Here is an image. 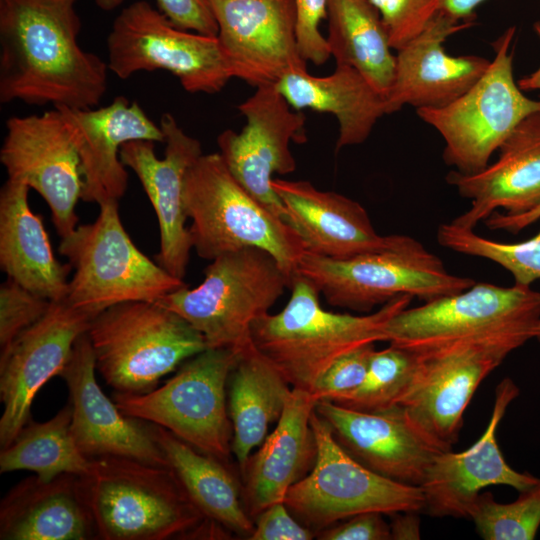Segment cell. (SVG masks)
Returning <instances> with one entry per match:
<instances>
[{"instance_id":"cell-50","label":"cell","mask_w":540,"mask_h":540,"mask_svg":"<svg viewBox=\"0 0 540 540\" xmlns=\"http://www.w3.org/2000/svg\"><path fill=\"white\" fill-rule=\"evenodd\" d=\"M536 339L540 342V332H539L538 336L536 337Z\"/></svg>"},{"instance_id":"cell-32","label":"cell","mask_w":540,"mask_h":540,"mask_svg":"<svg viewBox=\"0 0 540 540\" xmlns=\"http://www.w3.org/2000/svg\"><path fill=\"white\" fill-rule=\"evenodd\" d=\"M146 424L199 511L229 531L250 535L253 523L244 509L240 488L223 461L199 451L159 425Z\"/></svg>"},{"instance_id":"cell-42","label":"cell","mask_w":540,"mask_h":540,"mask_svg":"<svg viewBox=\"0 0 540 540\" xmlns=\"http://www.w3.org/2000/svg\"><path fill=\"white\" fill-rule=\"evenodd\" d=\"M250 540H310L314 533L293 517L284 502L275 503L257 515Z\"/></svg>"},{"instance_id":"cell-17","label":"cell","mask_w":540,"mask_h":540,"mask_svg":"<svg viewBox=\"0 0 540 540\" xmlns=\"http://www.w3.org/2000/svg\"><path fill=\"white\" fill-rule=\"evenodd\" d=\"M93 317L65 299L51 301L45 315L0 351V445L8 446L27 424L40 388L59 376L77 339Z\"/></svg>"},{"instance_id":"cell-9","label":"cell","mask_w":540,"mask_h":540,"mask_svg":"<svg viewBox=\"0 0 540 540\" xmlns=\"http://www.w3.org/2000/svg\"><path fill=\"white\" fill-rule=\"evenodd\" d=\"M296 273L309 279L329 305L366 313L400 295L428 302L476 283L449 273L439 257L405 235L394 246L343 260L305 251Z\"/></svg>"},{"instance_id":"cell-16","label":"cell","mask_w":540,"mask_h":540,"mask_svg":"<svg viewBox=\"0 0 540 540\" xmlns=\"http://www.w3.org/2000/svg\"><path fill=\"white\" fill-rule=\"evenodd\" d=\"M237 108L246 124L240 132L226 129L218 135L219 153L236 180L286 222V209L271 181L275 173L296 170L290 142L305 140V116L293 111L276 84L256 87Z\"/></svg>"},{"instance_id":"cell-48","label":"cell","mask_w":540,"mask_h":540,"mask_svg":"<svg viewBox=\"0 0 540 540\" xmlns=\"http://www.w3.org/2000/svg\"><path fill=\"white\" fill-rule=\"evenodd\" d=\"M534 31L540 42V21L534 23ZM522 91L540 90V65L517 82Z\"/></svg>"},{"instance_id":"cell-43","label":"cell","mask_w":540,"mask_h":540,"mask_svg":"<svg viewBox=\"0 0 540 540\" xmlns=\"http://www.w3.org/2000/svg\"><path fill=\"white\" fill-rule=\"evenodd\" d=\"M156 3L177 27L217 36L218 26L208 0H156Z\"/></svg>"},{"instance_id":"cell-1","label":"cell","mask_w":540,"mask_h":540,"mask_svg":"<svg viewBox=\"0 0 540 540\" xmlns=\"http://www.w3.org/2000/svg\"><path fill=\"white\" fill-rule=\"evenodd\" d=\"M77 0H0V102L88 109L108 65L78 41Z\"/></svg>"},{"instance_id":"cell-15","label":"cell","mask_w":540,"mask_h":540,"mask_svg":"<svg viewBox=\"0 0 540 540\" xmlns=\"http://www.w3.org/2000/svg\"><path fill=\"white\" fill-rule=\"evenodd\" d=\"M519 347L512 341L487 340L415 351L417 369L399 406L422 432L452 449L477 388Z\"/></svg>"},{"instance_id":"cell-12","label":"cell","mask_w":540,"mask_h":540,"mask_svg":"<svg viewBox=\"0 0 540 540\" xmlns=\"http://www.w3.org/2000/svg\"><path fill=\"white\" fill-rule=\"evenodd\" d=\"M311 426L317 445L314 465L284 499L303 525L321 531L360 513L423 511L419 486L394 481L361 464L338 443L315 410Z\"/></svg>"},{"instance_id":"cell-47","label":"cell","mask_w":540,"mask_h":540,"mask_svg":"<svg viewBox=\"0 0 540 540\" xmlns=\"http://www.w3.org/2000/svg\"><path fill=\"white\" fill-rule=\"evenodd\" d=\"M439 11L461 22H472L476 8L486 0H438Z\"/></svg>"},{"instance_id":"cell-35","label":"cell","mask_w":540,"mask_h":540,"mask_svg":"<svg viewBox=\"0 0 540 540\" xmlns=\"http://www.w3.org/2000/svg\"><path fill=\"white\" fill-rule=\"evenodd\" d=\"M417 365L418 354L415 351L393 344L382 350H374L362 384L331 402L365 412L399 406L413 381Z\"/></svg>"},{"instance_id":"cell-31","label":"cell","mask_w":540,"mask_h":540,"mask_svg":"<svg viewBox=\"0 0 540 540\" xmlns=\"http://www.w3.org/2000/svg\"><path fill=\"white\" fill-rule=\"evenodd\" d=\"M228 410L232 423V452L240 468L277 423L292 388L281 373L253 346L238 354L228 380Z\"/></svg>"},{"instance_id":"cell-41","label":"cell","mask_w":540,"mask_h":540,"mask_svg":"<svg viewBox=\"0 0 540 540\" xmlns=\"http://www.w3.org/2000/svg\"><path fill=\"white\" fill-rule=\"evenodd\" d=\"M329 0H293L296 11V36L301 56L307 62L322 65L330 58L320 24L327 18Z\"/></svg>"},{"instance_id":"cell-49","label":"cell","mask_w":540,"mask_h":540,"mask_svg":"<svg viewBox=\"0 0 540 540\" xmlns=\"http://www.w3.org/2000/svg\"><path fill=\"white\" fill-rule=\"evenodd\" d=\"M95 4L104 11H112L119 7L124 0H94Z\"/></svg>"},{"instance_id":"cell-14","label":"cell","mask_w":540,"mask_h":540,"mask_svg":"<svg viewBox=\"0 0 540 540\" xmlns=\"http://www.w3.org/2000/svg\"><path fill=\"white\" fill-rule=\"evenodd\" d=\"M0 162L8 179L35 190L47 203L54 227L63 238L78 226L76 206L83 176L69 123L60 108L41 114L11 116Z\"/></svg>"},{"instance_id":"cell-37","label":"cell","mask_w":540,"mask_h":540,"mask_svg":"<svg viewBox=\"0 0 540 540\" xmlns=\"http://www.w3.org/2000/svg\"><path fill=\"white\" fill-rule=\"evenodd\" d=\"M485 540H533L540 527V478L512 502L500 503L491 492L480 493L470 513Z\"/></svg>"},{"instance_id":"cell-38","label":"cell","mask_w":540,"mask_h":540,"mask_svg":"<svg viewBox=\"0 0 540 540\" xmlns=\"http://www.w3.org/2000/svg\"><path fill=\"white\" fill-rule=\"evenodd\" d=\"M51 301L7 278L0 286V351L41 319Z\"/></svg>"},{"instance_id":"cell-24","label":"cell","mask_w":540,"mask_h":540,"mask_svg":"<svg viewBox=\"0 0 540 540\" xmlns=\"http://www.w3.org/2000/svg\"><path fill=\"white\" fill-rule=\"evenodd\" d=\"M64 113L79 154L83 176L81 200L98 205L119 201L128 186V172L120 158L121 147L133 140L164 141L159 124L137 101L115 97L103 107L70 109Z\"/></svg>"},{"instance_id":"cell-40","label":"cell","mask_w":540,"mask_h":540,"mask_svg":"<svg viewBox=\"0 0 540 540\" xmlns=\"http://www.w3.org/2000/svg\"><path fill=\"white\" fill-rule=\"evenodd\" d=\"M374 344L360 346L337 359L310 392L315 400L334 401L357 389L366 377Z\"/></svg>"},{"instance_id":"cell-28","label":"cell","mask_w":540,"mask_h":540,"mask_svg":"<svg viewBox=\"0 0 540 540\" xmlns=\"http://www.w3.org/2000/svg\"><path fill=\"white\" fill-rule=\"evenodd\" d=\"M29 187L7 179L0 190V267L24 288L50 301L65 299L71 265L54 255L40 215L29 205Z\"/></svg>"},{"instance_id":"cell-27","label":"cell","mask_w":540,"mask_h":540,"mask_svg":"<svg viewBox=\"0 0 540 540\" xmlns=\"http://www.w3.org/2000/svg\"><path fill=\"white\" fill-rule=\"evenodd\" d=\"M316 403L309 391L292 388L276 427L249 458L242 471L251 514L284 502L289 489L313 467L317 445L311 416Z\"/></svg>"},{"instance_id":"cell-36","label":"cell","mask_w":540,"mask_h":540,"mask_svg":"<svg viewBox=\"0 0 540 540\" xmlns=\"http://www.w3.org/2000/svg\"><path fill=\"white\" fill-rule=\"evenodd\" d=\"M437 241L452 251L500 265L513 276L514 284L531 286L540 279V230L525 241L503 243L449 222L438 227Z\"/></svg>"},{"instance_id":"cell-20","label":"cell","mask_w":540,"mask_h":540,"mask_svg":"<svg viewBox=\"0 0 540 540\" xmlns=\"http://www.w3.org/2000/svg\"><path fill=\"white\" fill-rule=\"evenodd\" d=\"M315 412L352 457L404 484L420 486L434 459L452 450L422 432L401 406L365 412L322 400L316 403Z\"/></svg>"},{"instance_id":"cell-3","label":"cell","mask_w":540,"mask_h":540,"mask_svg":"<svg viewBox=\"0 0 540 540\" xmlns=\"http://www.w3.org/2000/svg\"><path fill=\"white\" fill-rule=\"evenodd\" d=\"M78 481L95 539L189 536L206 518L170 467L103 456L92 458L89 472Z\"/></svg>"},{"instance_id":"cell-44","label":"cell","mask_w":540,"mask_h":540,"mask_svg":"<svg viewBox=\"0 0 540 540\" xmlns=\"http://www.w3.org/2000/svg\"><path fill=\"white\" fill-rule=\"evenodd\" d=\"M381 513L366 512L345 519L336 526L319 531L322 540H388L391 539L390 526Z\"/></svg>"},{"instance_id":"cell-21","label":"cell","mask_w":540,"mask_h":540,"mask_svg":"<svg viewBox=\"0 0 540 540\" xmlns=\"http://www.w3.org/2000/svg\"><path fill=\"white\" fill-rule=\"evenodd\" d=\"M519 394L512 379H503L495 389L491 418L482 436L465 451L448 450L434 459L419 486L423 511L433 517L469 518L483 488L506 485L520 492L538 482L532 474L514 470L497 442L498 426Z\"/></svg>"},{"instance_id":"cell-4","label":"cell","mask_w":540,"mask_h":540,"mask_svg":"<svg viewBox=\"0 0 540 540\" xmlns=\"http://www.w3.org/2000/svg\"><path fill=\"white\" fill-rule=\"evenodd\" d=\"M183 203L192 245L213 260L256 247L275 257L293 278L305 252L297 232L255 199L232 175L219 152L202 154L184 178Z\"/></svg>"},{"instance_id":"cell-23","label":"cell","mask_w":540,"mask_h":540,"mask_svg":"<svg viewBox=\"0 0 540 540\" xmlns=\"http://www.w3.org/2000/svg\"><path fill=\"white\" fill-rule=\"evenodd\" d=\"M472 22L457 21L439 11L412 40L397 50L394 79L385 97L386 112L403 106L439 108L467 92L486 72L489 59L449 55L443 44Z\"/></svg>"},{"instance_id":"cell-5","label":"cell","mask_w":540,"mask_h":540,"mask_svg":"<svg viewBox=\"0 0 540 540\" xmlns=\"http://www.w3.org/2000/svg\"><path fill=\"white\" fill-rule=\"evenodd\" d=\"M291 283L273 255L246 247L213 259L197 287L186 285L156 303L190 323L207 348L240 353L252 344L254 321L269 313Z\"/></svg>"},{"instance_id":"cell-6","label":"cell","mask_w":540,"mask_h":540,"mask_svg":"<svg viewBox=\"0 0 540 540\" xmlns=\"http://www.w3.org/2000/svg\"><path fill=\"white\" fill-rule=\"evenodd\" d=\"M99 208L95 221L78 225L59 243V253L73 270L65 297L71 306L94 317L125 302H156L186 286L135 245L122 224L118 201Z\"/></svg>"},{"instance_id":"cell-10","label":"cell","mask_w":540,"mask_h":540,"mask_svg":"<svg viewBox=\"0 0 540 540\" xmlns=\"http://www.w3.org/2000/svg\"><path fill=\"white\" fill-rule=\"evenodd\" d=\"M515 32L511 26L493 43L488 69L467 92L445 106L416 109L443 138L445 163L460 173L484 169L513 129L540 111V98L527 97L514 78Z\"/></svg>"},{"instance_id":"cell-22","label":"cell","mask_w":540,"mask_h":540,"mask_svg":"<svg viewBox=\"0 0 540 540\" xmlns=\"http://www.w3.org/2000/svg\"><path fill=\"white\" fill-rule=\"evenodd\" d=\"M96 360L87 332L74 344L60 375L69 391L71 433L88 458L117 456L169 467L146 422L124 415L96 379Z\"/></svg>"},{"instance_id":"cell-33","label":"cell","mask_w":540,"mask_h":540,"mask_svg":"<svg viewBox=\"0 0 540 540\" xmlns=\"http://www.w3.org/2000/svg\"><path fill=\"white\" fill-rule=\"evenodd\" d=\"M327 44L336 65L356 69L384 97L395 73L388 32L370 0H329Z\"/></svg>"},{"instance_id":"cell-46","label":"cell","mask_w":540,"mask_h":540,"mask_svg":"<svg viewBox=\"0 0 540 540\" xmlns=\"http://www.w3.org/2000/svg\"><path fill=\"white\" fill-rule=\"evenodd\" d=\"M418 513L419 512H399L393 514L394 518L389 524L391 539H420V519Z\"/></svg>"},{"instance_id":"cell-26","label":"cell","mask_w":540,"mask_h":540,"mask_svg":"<svg viewBox=\"0 0 540 540\" xmlns=\"http://www.w3.org/2000/svg\"><path fill=\"white\" fill-rule=\"evenodd\" d=\"M271 186L307 252L343 260L394 246L403 238L379 235L365 208L342 194L319 190L305 180L273 178Z\"/></svg>"},{"instance_id":"cell-11","label":"cell","mask_w":540,"mask_h":540,"mask_svg":"<svg viewBox=\"0 0 540 540\" xmlns=\"http://www.w3.org/2000/svg\"><path fill=\"white\" fill-rule=\"evenodd\" d=\"M236 351L207 348L187 359L162 386L142 394H113L126 416L159 425L199 451L226 461L233 430L227 384Z\"/></svg>"},{"instance_id":"cell-29","label":"cell","mask_w":540,"mask_h":540,"mask_svg":"<svg viewBox=\"0 0 540 540\" xmlns=\"http://www.w3.org/2000/svg\"><path fill=\"white\" fill-rule=\"evenodd\" d=\"M1 540L95 539L78 476L61 474L50 481L29 476L2 498Z\"/></svg>"},{"instance_id":"cell-39","label":"cell","mask_w":540,"mask_h":540,"mask_svg":"<svg viewBox=\"0 0 540 540\" xmlns=\"http://www.w3.org/2000/svg\"><path fill=\"white\" fill-rule=\"evenodd\" d=\"M386 26L392 49L417 36L439 12L438 0H370Z\"/></svg>"},{"instance_id":"cell-19","label":"cell","mask_w":540,"mask_h":540,"mask_svg":"<svg viewBox=\"0 0 540 540\" xmlns=\"http://www.w3.org/2000/svg\"><path fill=\"white\" fill-rule=\"evenodd\" d=\"M159 125L164 135L163 158H158L150 140L126 142L120 158L139 179L156 214L160 250L156 262L176 278L184 279L193 248L183 203L184 178L201 156L198 139L188 135L170 113L162 114Z\"/></svg>"},{"instance_id":"cell-45","label":"cell","mask_w":540,"mask_h":540,"mask_svg":"<svg viewBox=\"0 0 540 540\" xmlns=\"http://www.w3.org/2000/svg\"><path fill=\"white\" fill-rule=\"evenodd\" d=\"M540 219V206L530 212L509 215L495 211L487 219L484 220L485 226L490 230H500L509 233L517 234L524 228L530 226Z\"/></svg>"},{"instance_id":"cell-25","label":"cell","mask_w":540,"mask_h":540,"mask_svg":"<svg viewBox=\"0 0 540 540\" xmlns=\"http://www.w3.org/2000/svg\"><path fill=\"white\" fill-rule=\"evenodd\" d=\"M496 161L472 174L451 171L446 181L471 201L470 208L451 221L474 230L498 209L509 215L540 206V111L523 119L498 148Z\"/></svg>"},{"instance_id":"cell-51","label":"cell","mask_w":540,"mask_h":540,"mask_svg":"<svg viewBox=\"0 0 540 540\" xmlns=\"http://www.w3.org/2000/svg\"><path fill=\"white\" fill-rule=\"evenodd\" d=\"M539 4H540V0H539Z\"/></svg>"},{"instance_id":"cell-13","label":"cell","mask_w":540,"mask_h":540,"mask_svg":"<svg viewBox=\"0 0 540 540\" xmlns=\"http://www.w3.org/2000/svg\"><path fill=\"white\" fill-rule=\"evenodd\" d=\"M106 48L108 69L122 80L165 70L189 93L214 94L233 78L217 36L179 28L145 0L115 17Z\"/></svg>"},{"instance_id":"cell-34","label":"cell","mask_w":540,"mask_h":540,"mask_svg":"<svg viewBox=\"0 0 540 540\" xmlns=\"http://www.w3.org/2000/svg\"><path fill=\"white\" fill-rule=\"evenodd\" d=\"M72 408L68 402L45 422L31 419L0 452V473L33 472L43 481L69 473L86 475L92 459L78 448L71 433Z\"/></svg>"},{"instance_id":"cell-18","label":"cell","mask_w":540,"mask_h":540,"mask_svg":"<svg viewBox=\"0 0 540 540\" xmlns=\"http://www.w3.org/2000/svg\"><path fill=\"white\" fill-rule=\"evenodd\" d=\"M233 78L255 88L307 70L296 36L293 0H208Z\"/></svg>"},{"instance_id":"cell-8","label":"cell","mask_w":540,"mask_h":540,"mask_svg":"<svg viewBox=\"0 0 540 540\" xmlns=\"http://www.w3.org/2000/svg\"><path fill=\"white\" fill-rule=\"evenodd\" d=\"M540 332V292L475 283L456 294L405 308L384 326L385 341L412 351L457 342L507 340L520 347Z\"/></svg>"},{"instance_id":"cell-2","label":"cell","mask_w":540,"mask_h":540,"mask_svg":"<svg viewBox=\"0 0 540 540\" xmlns=\"http://www.w3.org/2000/svg\"><path fill=\"white\" fill-rule=\"evenodd\" d=\"M290 289V298L279 313H267L254 321L251 342L292 388L309 392L341 356L385 341V324L413 299L400 295L373 313L352 315L325 310L318 288L298 273Z\"/></svg>"},{"instance_id":"cell-30","label":"cell","mask_w":540,"mask_h":540,"mask_svg":"<svg viewBox=\"0 0 540 540\" xmlns=\"http://www.w3.org/2000/svg\"><path fill=\"white\" fill-rule=\"evenodd\" d=\"M276 86L293 109L336 117V151L365 142L377 121L387 114L385 97L347 65H336L327 76H314L307 70L290 72Z\"/></svg>"},{"instance_id":"cell-7","label":"cell","mask_w":540,"mask_h":540,"mask_svg":"<svg viewBox=\"0 0 540 540\" xmlns=\"http://www.w3.org/2000/svg\"><path fill=\"white\" fill-rule=\"evenodd\" d=\"M96 369L115 392L142 394L207 349L183 317L156 302L131 301L94 316L87 330Z\"/></svg>"}]
</instances>
